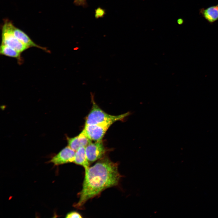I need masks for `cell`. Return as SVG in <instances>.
Wrapping results in <instances>:
<instances>
[{"instance_id":"obj_1","label":"cell","mask_w":218,"mask_h":218,"mask_svg":"<svg viewBox=\"0 0 218 218\" xmlns=\"http://www.w3.org/2000/svg\"><path fill=\"white\" fill-rule=\"evenodd\" d=\"M118 164L104 157L85 172L79 199L74 206L81 208L88 200L99 195L105 190L119 185L123 176L119 173Z\"/></svg>"},{"instance_id":"obj_2","label":"cell","mask_w":218,"mask_h":218,"mask_svg":"<svg viewBox=\"0 0 218 218\" xmlns=\"http://www.w3.org/2000/svg\"><path fill=\"white\" fill-rule=\"evenodd\" d=\"M91 95L92 106L86 118L85 125L94 124L107 122L114 123L123 120L130 114L129 112L117 115L107 114L102 110L94 101L92 94Z\"/></svg>"},{"instance_id":"obj_3","label":"cell","mask_w":218,"mask_h":218,"mask_svg":"<svg viewBox=\"0 0 218 218\" xmlns=\"http://www.w3.org/2000/svg\"><path fill=\"white\" fill-rule=\"evenodd\" d=\"M114 123L107 122L94 124L85 125L81 132L91 141H101L108 128Z\"/></svg>"},{"instance_id":"obj_4","label":"cell","mask_w":218,"mask_h":218,"mask_svg":"<svg viewBox=\"0 0 218 218\" xmlns=\"http://www.w3.org/2000/svg\"><path fill=\"white\" fill-rule=\"evenodd\" d=\"M2 29V44L8 46L21 53L30 48L16 38L5 24Z\"/></svg>"},{"instance_id":"obj_5","label":"cell","mask_w":218,"mask_h":218,"mask_svg":"<svg viewBox=\"0 0 218 218\" xmlns=\"http://www.w3.org/2000/svg\"><path fill=\"white\" fill-rule=\"evenodd\" d=\"M85 152L88 161L92 163L104 157L106 150L102 141L92 142L85 147Z\"/></svg>"},{"instance_id":"obj_6","label":"cell","mask_w":218,"mask_h":218,"mask_svg":"<svg viewBox=\"0 0 218 218\" xmlns=\"http://www.w3.org/2000/svg\"><path fill=\"white\" fill-rule=\"evenodd\" d=\"M8 30L18 39L29 47H35L48 51L45 48L39 46L34 43L24 32L15 27L10 22L4 24Z\"/></svg>"},{"instance_id":"obj_7","label":"cell","mask_w":218,"mask_h":218,"mask_svg":"<svg viewBox=\"0 0 218 218\" xmlns=\"http://www.w3.org/2000/svg\"><path fill=\"white\" fill-rule=\"evenodd\" d=\"M75 151L68 146L62 149L50 161L55 165L73 162Z\"/></svg>"},{"instance_id":"obj_8","label":"cell","mask_w":218,"mask_h":218,"mask_svg":"<svg viewBox=\"0 0 218 218\" xmlns=\"http://www.w3.org/2000/svg\"><path fill=\"white\" fill-rule=\"evenodd\" d=\"M67 139L68 146L75 151L82 147H85L92 142L81 132L75 137Z\"/></svg>"},{"instance_id":"obj_9","label":"cell","mask_w":218,"mask_h":218,"mask_svg":"<svg viewBox=\"0 0 218 218\" xmlns=\"http://www.w3.org/2000/svg\"><path fill=\"white\" fill-rule=\"evenodd\" d=\"M73 163L82 166L84 168L85 172L88 170L90 167V163L87 157L85 147H82L75 151Z\"/></svg>"},{"instance_id":"obj_10","label":"cell","mask_w":218,"mask_h":218,"mask_svg":"<svg viewBox=\"0 0 218 218\" xmlns=\"http://www.w3.org/2000/svg\"><path fill=\"white\" fill-rule=\"evenodd\" d=\"M200 13L209 23H212L218 20V9L216 5L200 10Z\"/></svg>"},{"instance_id":"obj_11","label":"cell","mask_w":218,"mask_h":218,"mask_svg":"<svg viewBox=\"0 0 218 218\" xmlns=\"http://www.w3.org/2000/svg\"><path fill=\"white\" fill-rule=\"evenodd\" d=\"M21 53L6 45L1 44L0 47V54L7 56L21 59Z\"/></svg>"},{"instance_id":"obj_12","label":"cell","mask_w":218,"mask_h":218,"mask_svg":"<svg viewBox=\"0 0 218 218\" xmlns=\"http://www.w3.org/2000/svg\"><path fill=\"white\" fill-rule=\"evenodd\" d=\"M83 217L79 212L73 211L68 213L66 215L65 217L68 218H81Z\"/></svg>"},{"instance_id":"obj_13","label":"cell","mask_w":218,"mask_h":218,"mask_svg":"<svg viewBox=\"0 0 218 218\" xmlns=\"http://www.w3.org/2000/svg\"><path fill=\"white\" fill-rule=\"evenodd\" d=\"M105 12L104 9L98 8L95 10V16L96 18L102 17L105 14Z\"/></svg>"},{"instance_id":"obj_14","label":"cell","mask_w":218,"mask_h":218,"mask_svg":"<svg viewBox=\"0 0 218 218\" xmlns=\"http://www.w3.org/2000/svg\"><path fill=\"white\" fill-rule=\"evenodd\" d=\"M178 23L180 25L182 24L183 22V20L182 19H179L178 20Z\"/></svg>"},{"instance_id":"obj_15","label":"cell","mask_w":218,"mask_h":218,"mask_svg":"<svg viewBox=\"0 0 218 218\" xmlns=\"http://www.w3.org/2000/svg\"><path fill=\"white\" fill-rule=\"evenodd\" d=\"M216 6H217V7L218 9V4L216 5Z\"/></svg>"}]
</instances>
